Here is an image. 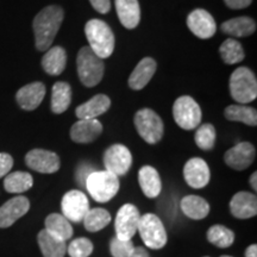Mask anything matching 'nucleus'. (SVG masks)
<instances>
[{"instance_id":"f257e3e1","label":"nucleus","mask_w":257,"mask_h":257,"mask_svg":"<svg viewBox=\"0 0 257 257\" xmlns=\"http://www.w3.org/2000/svg\"><path fill=\"white\" fill-rule=\"evenodd\" d=\"M64 18L62 8L57 5H49L37 14L32 23L35 32L36 48L40 51H47L51 48L61 24Z\"/></svg>"},{"instance_id":"f03ea898","label":"nucleus","mask_w":257,"mask_h":257,"mask_svg":"<svg viewBox=\"0 0 257 257\" xmlns=\"http://www.w3.org/2000/svg\"><path fill=\"white\" fill-rule=\"evenodd\" d=\"M85 34L89 48L101 60L113 54L115 38L107 23L100 19H91L85 25Z\"/></svg>"},{"instance_id":"7ed1b4c3","label":"nucleus","mask_w":257,"mask_h":257,"mask_svg":"<svg viewBox=\"0 0 257 257\" xmlns=\"http://www.w3.org/2000/svg\"><path fill=\"white\" fill-rule=\"evenodd\" d=\"M76 68L80 81L86 87H94L102 80L105 64L89 47H82L76 57Z\"/></svg>"},{"instance_id":"20e7f679","label":"nucleus","mask_w":257,"mask_h":257,"mask_svg":"<svg viewBox=\"0 0 257 257\" xmlns=\"http://www.w3.org/2000/svg\"><path fill=\"white\" fill-rule=\"evenodd\" d=\"M85 187L95 201L107 202L115 197L120 184L118 176L107 170H94L86 180Z\"/></svg>"},{"instance_id":"39448f33","label":"nucleus","mask_w":257,"mask_h":257,"mask_svg":"<svg viewBox=\"0 0 257 257\" xmlns=\"http://www.w3.org/2000/svg\"><path fill=\"white\" fill-rule=\"evenodd\" d=\"M230 94L240 105L249 104L257 98V80L248 67H238L230 76Z\"/></svg>"},{"instance_id":"423d86ee","label":"nucleus","mask_w":257,"mask_h":257,"mask_svg":"<svg viewBox=\"0 0 257 257\" xmlns=\"http://www.w3.org/2000/svg\"><path fill=\"white\" fill-rule=\"evenodd\" d=\"M138 135L149 144H156L162 140L165 125L161 117L152 108H142L137 111L134 118Z\"/></svg>"},{"instance_id":"0eeeda50","label":"nucleus","mask_w":257,"mask_h":257,"mask_svg":"<svg viewBox=\"0 0 257 257\" xmlns=\"http://www.w3.org/2000/svg\"><path fill=\"white\" fill-rule=\"evenodd\" d=\"M137 230L144 244L150 249H162L168 240L165 225L156 214L147 213L141 216Z\"/></svg>"},{"instance_id":"6e6552de","label":"nucleus","mask_w":257,"mask_h":257,"mask_svg":"<svg viewBox=\"0 0 257 257\" xmlns=\"http://www.w3.org/2000/svg\"><path fill=\"white\" fill-rule=\"evenodd\" d=\"M173 115L175 123L184 130H194L200 125L201 108L192 96L182 95L173 105Z\"/></svg>"},{"instance_id":"1a4fd4ad","label":"nucleus","mask_w":257,"mask_h":257,"mask_svg":"<svg viewBox=\"0 0 257 257\" xmlns=\"http://www.w3.org/2000/svg\"><path fill=\"white\" fill-rule=\"evenodd\" d=\"M62 216L73 223H80L83 220L89 210V202L86 194L78 189H73L63 195L61 201Z\"/></svg>"},{"instance_id":"9d476101","label":"nucleus","mask_w":257,"mask_h":257,"mask_svg":"<svg viewBox=\"0 0 257 257\" xmlns=\"http://www.w3.org/2000/svg\"><path fill=\"white\" fill-rule=\"evenodd\" d=\"M141 214L138 208L133 204H125L117 212L114 221L117 238L130 240L137 232Z\"/></svg>"},{"instance_id":"9b49d317","label":"nucleus","mask_w":257,"mask_h":257,"mask_svg":"<svg viewBox=\"0 0 257 257\" xmlns=\"http://www.w3.org/2000/svg\"><path fill=\"white\" fill-rule=\"evenodd\" d=\"M133 165V155L123 144H113L104 154V166L115 176H123Z\"/></svg>"},{"instance_id":"f8f14e48","label":"nucleus","mask_w":257,"mask_h":257,"mask_svg":"<svg viewBox=\"0 0 257 257\" xmlns=\"http://www.w3.org/2000/svg\"><path fill=\"white\" fill-rule=\"evenodd\" d=\"M27 166L32 170L42 174H53L61 167V161L57 154L44 149H34L25 156Z\"/></svg>"},{"instance_id":"ddd939ff","label":"nucleus","mask_w":257,"mask_h":257,"mask_svg":"<svg viewBox=\"0 0 257 257\" xmlns=\"http://www.w3.org/2000/svg\"><path fill=\"white\" fill-rule=\"evenodd\" d=\"M187 25L195 36L201 40H208L216 34L217 24L210 12L204 9L192 11L187 17Z\"/></svg>"},{"instance_id":"4468645a","label":"nucleus","mask_w":257,"mask_h":257,"mask_svg":"<svg viewBox=\"0 0 257 257\" xmlns=\"http://www.w3.org/2000/svg\"><path fill=\"white\" fill-rule=\"evenodd\" d=\"M184 178L192 188L200 189L208 185L211 172L208 165L200 157H193L188 160L184 167Z\"/></svg>"},{"instance_id":"2eb2a0df","label":"nucleus","mask_w":257,"mask_h":257,"mask_svg":"<svg viewBox=\"0 0 257 257\" xmlns=\"http://www.w3.org/2000/svg\"><path fill=\"white\" fill-rule=\"evenodd\" d=\"M255 156L256 149L251 143L240 142L225 153L224 161L230 168L244 170L252 165Z\"/></svg>"},{"instance_id":"dca6fc26","label":"nucleus","mask_w":257,"mask_h":257,"mask_svg":"<svg viewBox=\"0 0 257 257\" xmlns=\"http://www.w3.org/2000/svg\"><path fill=\"white\" fill-rule=\"evenodd\" d=\"M29 210H30V201L28 198L19 195L10 199L0 207V227L2 229L10 227L19 218L25 216Z\"/></svg>"},{"instance_id":"f3484780","label":"nucleus","mask_w":257,"mask_h":257,"mask_svg":"<svg viewBox=\"0 0 257 257\" xmlns=\"http://www.w3.org/2000/svg\"><path fill=\"white\" fill-rule=\"evenodd\" d=\"M102 134V124L98 119H79L70 127L69 135L75 143H92Z\"/></svg>"},{"instance_id":"a211bd4d","label":"nucleus","mask_w":257,"mask_h":257,"mask_svg":"<svg viewBox=\"0 0 257 257\" xmlns=\"http://www.w3.org/2000/svg\"><path fill=\"white\" fill-rule=\"evenodd\" d=\"M46 96V86L42 82H31L22 87L16 94L19 107L25 111H34L41 105Z\"/></svg>"},{"instance_id":"6ab92c4d","label":"nucleus","mask_w":257,"mask_h":257,"mask_svg":"<svg viewBox=\"0 0 257 257\" xmlns=\"http://www.w3.org/2000/svg\"><path fill=\"white\" fill-rule=\"evenodd\" d=\"M230 211L238 219H249L257 214V198L249 192H238L230 201Z\"/></svg>"},{"instance_id":"aec40b11","label":"nucleus","mask_w":257,"mask_h":257,"mask_svg":"<svg viewBox=\"0 0 257 257\" xmlns=\"http://www.w3.org/2000/svg\"><path fill=\"white\" fill-rule=\"evenodd\" d=\"M157 63L156 61L152 59V57H144L142 61H140L131 73L130 78H128V87L134 91H141L143 89L150 80L153 79L154 74L156 72Z\"/></svg>"},{"instance_id":"412c9836","label":"nucleus","mask_w":257,"mask_h":257,"mask_svg":"<svg viewBox=\"0 0 257 257\" xmlns=\"http://www.w3.org/2000/svg\"><path fill=\"white\" fill-rule=\"evenodd\" d=\"M111 107V100L107 95L96 94L88 101L78 106L75 114L79 119H96Z\"/></svg>"},{"instance_id":"4be33fe9","label":"nucleus","mask_w":257,"mask_h":257,"mask_svg":"<svg viewBox=\"0 0 257 257\" xmlns=\"http://www.w3.org/2000/svg\"><path fill=\"white\" fill-rule=\"evenodd\" d=\"M115 10L121 25L135 29L141 22V8L138 0H115Z\"/></svg>"},{"instance_id":"5701e85b","label":"nucleus","mask_w":257,"mask_h":257,"mask_svg":"<svg viewBox=\"0 0 257 257\" xmlns=\"http://www.w3.org/2000/svg\"><path fill=\"white\" fill-rule=\"evenodd\" d=\"M138 182L144 195L150 199L157 198L162 189L159 172L152 166H144L138 172Z\"/></svg>"},{"instance_id":"b1692460","label":"nucleus","mask_w":257,"mask_h":257,"mask_svg":"<svg viewBox=\"0 0 257 257\" xmlns=\"http://www.w3.org/2000/svg\"><path fill=\"white\" fill-rule=\"evenodd\" d=\"M67 53L62 47H51L42 59V68L49 75H60L66 68Z\"/></svg>"},{"instance_id":"393cba45","label":"nucleus","mask_w":257,"mask_h":257,"mask_svg":"<svg viewBox=\"0 0 257 257\" xmlns=\"http://www.w3.org/2000/svg\"><path fill=\"white\" fill-rule=\"evenodd\" d=\"M37 240L44 257H64V255H66V242L53 236L46 229H43L38 233Z\"/></svg>"},{"instance_id":"a878e982","label":"nucleus","mask_w":257,"mask_h":257,"mask_svg":"<svg viewBox=\"0 0 257 257\" xmlns=\"http://www.w3.org/2000/svg\"><path fill=\"white\" fill-rule=\"evenodd\" d=\"M220 30L232 37H248L256 31V22L250 17H237L221 24Z\"/></svg>"},{"instance_id":"bb28decb","label":"nucleus","mask_w":257,"mask_h":257,"mask_svg":"<svg viewBox=\"0 0 257 257\" xmlns=\"http://www.w3.org/2000/svg\"><path fill=\"white\" fill-rule=\"evenodd\" d=\"M72 101V87L68 82L59 81L51 89V111L61 114L68 110Z\"/></svg>"},{"instance_id":"cd10ccee","label":"nucleus","mask_w":257,"mask_h":257,"mask_svg":"<svg viewBox=\"0 0 257 257\" xmlns=\"http://www.w3.org/2000/svg\"><path fill=\"white\" fill-rule=\"evenodd\" d=\"M181 210L191 219L200 220L208 216L210 205L199 195H187L181 200Z\"/></svg>"},{"instance_id":"c85d7f7f","label":"nucleus","mask_w":257,"mask_h":257,"mask_svg":"<svg viewBox=\"0 0 257 257\" xmlns=\"http://www.w3.org/2000/svg\"><path fill=\"white\" fill-rule=\"evenodd\" d=\"M46 230L64 242L72 238L74 232L70 221L59 213H51L47 217Z\"/></svg>"},{"instance_id":"c756f323","label":"nucleus","mask_w":257,"mask_h":257,"mask_svg":"<svg viewBox=\"0 0 257 257\" xmlns=\"http://www.w3.org/2000/svg\"><path fill=\"white\" fill-rule=\"evenodd\" d=\"M225 117L230 121H239L249 126L257 125V112L253 107L245 105H230L225 108Z\"/></svg>"},{"instance_id":"7c9ffc66","label":"nucleus","mask_w":257,"mask_h":257,"mask_svg":"<svg viewBox=\"0 0 257 257\" xmlns=\"http://www.w3.org/2000/svg\"><path fill=\"white\" fill-rule=\"evenodd\" d=\"M34 185V179L27 172H15L6 175L4 180V188L9 193H24L29 191Z\"/></svg>"},{"instance_id":"2f4dec72","label":"nucleus","mask_w":257,"mask_h":257,"mask_svg":"<svg viewBox=\"0 0 257 257\" xmlns=\"http://www.w3.org/2000/svg\"><path fill=\"white\" fill-rule=\"evenodd\" d=\"M82 221L89 232H98L110 224L111 214L105 208H89Z\"/></svg>"},{"instance_id":"473e14b6","label":"nucleus","mask_w":257,"mask_h":257,"mask_svg":"<svg viewBox=\"0 0 257 257\" xmlns=\"http://www.w3.org/2000/svg\"><path fill=\"white\" fill-rule=\"evenodd\" d=\"M219 54L221 60L226 64H236L242 62L245 57L242 44L234 38L225 40L219 48Z\"/></svg>"},{"instance_id":"72a5a7b5","label":"nucleus","mask_w":257,"mask_h":257,"mask_svg":"<svg viewBox=\"0 0 257 257\" xmlns=\"http://www.w3.org/2000/svg\"><path fill=\"white\" fill-rule=\"evenodd\" d=\"M207 239L218 248H229L234 242V233L224 225H213L207 231Z\"/></svg>"},{"instance_id":"f704fd0d","label":"nucleus","mask_w":257,"mask_h":257,"mask_svg":"<svg viewBox=\"0 0 257 257\" xmlns=\"http://www.w3.org/2000/svg\"><path fill=\"white\" fill-rule=\"evenodd\" d=\"M216 128L210 123H205L197 128L194 135L195 144L202 150H211L216 143Z\"/></svg>"},{"instance_id":"c9c22d12","label":"nucleus","mask_w":257,"mask_h":257,"mask_svg":"<svg viewBox=\"0 0 257 257\" xmlns=\"http://www.w3.org/2000/svg\"><path fill=\"white\" fill-rule=\"evenodd\" d=\"M67 252L70 257H88L93 252V243L85 237L73 239L67 246Z\"/></svg>"},{"instance_id":"e433bc0d","label":"nucleus","mask_w":257,"mask_h":257,"mask_svg":"<svg viewBox=\"0 0 257 257\" xmlns=\"http://www.w3.org/2000/svg\"><path fill=\"white\" fill-rule=\"evenodd\" d=\"M135 250V244L133 240H123L114 237L111 240L110 251L113 257H130Z\"/></svg>"},{"instance_id":"4c0bfd02","label":"nucleus","mask_w":257,"mask_h":257,"mask_svg":"<svg viewBox=\"0 0 257 257\" xmlns=\"http://www.w3.org/2000/svg\"><path fill=\"white\" fill-rule=\"evenodd\" d=\"M94 172V168L91 165H88V163H81L78 167V169H76V182H78L79 186H82V187H85L86 185V180L89 175L92 174V173Z\"/></svg>"},{"instance_id":"58836bf2","label":"nucleus","mask_w":257,"mask_h":257,"mask_svg":"<svg viewBox=\"0 0 257 257\" xmlns=\"http://www.w3.org/2000/svg\"><path fill=\"white\" fill-rule=\"evenodd\" d=\"M14 167V159L6 153H0V179L4 178Z\"/></svg>"},{"instance_id":"ea45409f","label":"nucleus","mask_w":257,"mask_h":257,"mask_svg":"<svg viewBox=\"0 0 257 257\" xmlns=\"http://www.w3.org/2000/svg\"><path fill=\"white\" fill-rule=\"evenodd\" d=\"M91 5L95 11H98L99 14H107L111 10V2L110 0H89Z\"/></svg>"},{"instance_id":"a19ab883","label":"nucleus","mask_w":257,"mask_h":257,"mask_svg":"<svg viewBox=\"0 0 257 257\" xmlns=\"http://www.w3.org/2000/svg\"><path fill=\"white\" fill-rule=\"evenodd\" d=\"M224 3L227 8L232 10H242L251 5L252 0H224Z\"/></svg>"},{"instance_id":"79ce46f5","label":"nucleus","mask_w":257,"mask_h":257,"mask_svg":"<svg viewBox=\"0 0 257 257\" xmlns=\"http://www.w3.org/2000/svg\"><path fill=\"white\" fill-rule=\"evenodd\" d=\"M130 257H150L149 253L144 248H141V246H135L134 252L131 253Z\"/></svg>"},{"instance_id":"37998d69","label":"nucleus","mask_w":257,"mask_h":257,"mask_svg":"<svg viewBox=\"0 0 257 257\" xmlns=\"http://www.w3.org/2000/svg\"><path fill=\"white\" fill-rule=\"evenodd\" d=\"M245 257H257V245L256 244H251L245 250Z\"/></svg>"},{"instance_id":"c03bdc74","label":"nucleus","mask_w":257,"mask_h":257,"mask_svg":"<svg viewBox=\"0 0 257 257\" xmlns=\"http://www.w3.org/2000/svg\"><path fill=\"white\" fill-rule=\"evenodd\" d=\"M256 180H257V173L253 172L252 175L250 176V185H251V187L253 191H257V184H256Z\"/></svg>"},{"instance_id":"a18cd8bd","label":"nucleus","mask_w":257,"mask_h":257,"mask_svg":"<svg viewBox=\"0 0 257 257\" xmlns=\"http://www.w3.org/2000/svg\"><path fill=\"white\" fill-rule=\"evenodd\" d=\"M220 257H232V256H229V255H223V256H220Z\"/></svg>"},{"instance_id":"49530a36","label":"nucleus","mask_w":257,"mask_h":257,"mask_svg":"<svg viewBox=\"0 0 257 257\" xmlns=\"http://www.w3.org/2000/svg\"><path fill=\"white\" fill-rule=\"evenodd\" d=\"M205 257H207V256H205Z\"/></svg>"}]
</instances>
